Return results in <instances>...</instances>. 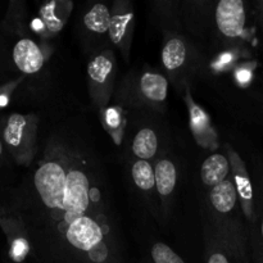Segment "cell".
Wrapping results in <instances>:
<instances>
[{
    "label": "cell",
    "mask_w": 263,
    "mask_h": 263,
    "mask_svg": "<svg viewBox=\"0 0 263 263\" xmlns=\"http://www.w3.org/2000/svg\"><path fill=\"white\" fill-rule=\"evenodd\" d=\"M131 174H133L135 184L141 190H151L152 187L156 186V176H154V171L148 161L138 159L133 164Z\"/></svg>",
    "instance_id": "17"
},
{
    "label": "cell",
    "mask_w": 263,
    "mask_h": 263,
    "mask_svg": "<svg viewBox=\"0 0 263 263\" xmlns=\"http://www.w3.org/2000/svg\"><path fill=\"white\" fill-rule=\"evenodd\" d=\"M230 172V162L222 154H212L208 157L202 164V181L204 185L210 187L217 186L222 181L228 179V175Z\"/></svg>",
    "instance_id": "6"
},
{
    "label": "cell",
    "mask_w": 263,
    "mask_h": 263,
    "mask_svg": "<svg viewBox=\"0 0 263 263\" xmlns=\"http://www.w3.org/2000/svg\"><path fill=\"white\" fill-rule=\"evenodd\" d=\"M185 59H186V48L182 40L175 37L167 41L162 50V62L166 69L176 71L184 64Z\"/></svg>",
    "instance_id": "13"
},
{
    "label": "cell",
    "mask_w": 263,
    "mask_h": 263,
    "mask_svg": "<svg viewBox=\"0 0 263 263\" xmlns=\"http://www.w3.org/2000/svg\"><path fill=\"white\" fill-rule=\"evenodd\" d=\"M13 61L25 73H35L44 64V55L40 48L30 39H22L13 49Z\"/></svg>",
    "instance_id": "4"
},
{
    "label": "cell",
    "mask_w": 263,
    "mask_h": 263,
    "mask_svg": "<svg viewBox=\"0 0 263 263\" xmlns=\"http://www.w3.org/2000/svg\"><path fill=\"white\" fill-rule=\"evenodd\" d=\"M158 149V139L151 128H143L135 136L133 143V152L139 159H151L156 156Z\"/></svg>",
    "instance_id": "12"
},
{
    "label": "cell",
    "mask_w": 263,
    "mask_h": 263,
    "mask_svg": "<svg viewBox=\"0 0 263 263\" xmlns=\"http://www.w3.org/2000/svg\"><path fill=\"white\" fill-rule=\"evenodd\" d=\"M230 167L233 168L234 179H235V187L238 192V197L240 199L241 210L247 218L252 220L254 215V200H253V186H252L251 177H249L247 167L241 161L238 153L230 149Z\"/></svg>",
    "instance_id": "3"
},
{
    "label": "cell",
    "mask_w": 263,
    "mask_h": 263,
    "mask_svg": "<svg viewBox=\"0 0 263 263\" xmlns=\"http://www.w3.org/2000/svg\"><path fill=\"white\" fill-rule=\"evenodd\" d=\"M152 257L154 263H185L179 254L163 243L154 244L152 248Z\"/></svg>",
    "instance_id": "18"
},
{
    "label": "cell",
    "mask_w": 263,
    "mask_h": 263,
    "mask_svg": "<svg viewBox=\"0 0 263 263\" xmlns=\"http://www.w3.org/2000/svg\"><path fill=\"white\" fill-rule=\"evenodd\" d=\"M87 72L92 84H105L112 77L113 72V58L110 54H99L95 57L92 61H90Z\"/></svg>",
    "instance_id": "14"
},
{
    "label": "cell",
    "mask_w": 263,
    "mask_h": 263,
    "mask_svg": "<svg viewBox=\"0 0 263 263\" xmlns=\"http://www.w3.org/2000/svg\"><path fill=\"white\" fill-rule=\"evenodd\" d=\"M261 238L263 240V215H262V221H261ZM261 263H263V256L261 257Z\"/></svg>",
    "instance_id": "23"
},
{
    "label": "cell",
    "mask_w": 263,
    "mask_h": 263,
    "mask_svg": "<svg viewBox=\"0 0 263 263\" xmlns=\"http://www.w3.org/2000/svg\"><path fill=\"white\" fill-rule=\"evenodd\" d=\"M156 176V187L161 197H168L176 185V168L175 164L168 159H161L154 168Z\"/></svg>",
    "instance_id": "10"
},
{
    "label": "cell",
    "mask_w": 263,
    "mask_h": 263,
    "mask_svg": "<svg viewBox=\"0 0 263 263\" xmlns=\"http://www.w3.org/2000/svg\"><path fill=\"white\" fill-rule=\"evenodd\" d=\"M104 121L105 125L112 131H117L121 128L122 125V116L117 108H108L104 112Z\"/></svg>",
    "instance_id": "20"
},
{
    "label": "cell",
    "mask_w": 263,
    "mask_h": 263,
    "mask_svg": "<svg viewBox=\"0 0 263 263\" xmlns=\"http://www.w3.org/2000/svg\"><path fill=\"white\" fill-rule=\"evenodd\" d=\"M168 82L166 77L154 72H146L140 79V91L148 100L162 103L167 98Z\"/></svg>",
    "instance_id": "7"
},
{
    "label": "cell",
    "mask_w": 263,
    "mask_h": 263,
    "mask_svg": "<svg viewBox=\"0 0 263 263\" xmlns=\"http://www.w3.org/2000/svg\"><path fill=\"white\" fill-rule=\"evenodd\" d=\"M30 252V244L26 239L18 238L12 243V249H10V257L14 261L21 262L26 258V256Z\"/></svg>",
    "instance_id": "19"
},
{
    "label": "cell",
    "mask_w": 263,
    "mask_h": 263,
    "mask_svg": "<svg viewBox=\"0 0 263 263\" xmlns=\"http://www.w3.org/2000/svg\"><path fill=\"white\" fill-rule=\"evenodd\" d=\"M85 26L87 30L95 33H105L109 31L112 14L107 5L95 4L89 12L85 14Z\"/></svg>",
    "instance_id": "11"
},
{
    "label": "cell",
    "mask_w": 263,
    "mask_h": 263,
    "mask_svg": "<svg viewBox=\"0 0 263 263\" xmlns=\"http://www.w3.org/2000/svg\"><path fill=\"white\" fill-rule=\"evenodd\" d=\"M238 80H239V82H241V84H244V82H249V80H251V72L239 71Z\"/></svg>",
    "instance_id": "22"
},
{
    "label": "cell",
    "mask_w": 263,
    "mask_h": 263,
    "mask_svg": "<svg viewBox=\"0 0 263 263\" xmlns=\"http://www.w3.org/2000/svg\"><path fill=\"white\" fill-rule=\"evenodd\" d=\"M207 263H230V262H229L228 257H226L225 254L220 253V252H215V253L211 254Z\"/></svg>",
    "instance_id": "21"
},
{
    "label": "cell",
    "mask_w": 263,
    "mask_h": 263,
    "mask_svg": "<svg viewBox=\"0 0 263 263\" xmlns=\"http://www.w3.org/2000/svg\"><path fill=\"white\" fill-rule=\"evenodd\" d=\"M211 202L220 213H229L234 210L238 200V192L231 180L226 179L211 190Z\"/></svg>",
    "instance_id": "8"
},
{
    "label": "cell",
    "mask_w": 263,
    "mask_h": 263,
    "mask_svg": "<svg viewBox=\"0 0 263 263\" xmlns=\"http://www.w3.org/2000/svg\"><path fill=\"white\" fill-rule=\"evenodd\" d=\"M262 15H263V10H262Z\"/></svg>",
    "instance_id": "25"
},
{
    "label": "cell",
    "mask_w": 263,
    "mask_h": 263,
    "mask_svg": "<svg viewBox=\"0 0 263 263\" xmlns=\"http://www.w3.org/2000/svg\"><path fill=\"white\" fill-rule=\"evenodd\" d=\"M216 22L228 37L243 35L246 26V8L241 0H222L216 9Z\"/></svg>",
    "instance_id": "2"
},
{
    "label": "cell",
    "mask_w": 263,
    "mask_h": 263,
    "mask_svg": "<svg viewBox=\"0 0 263 263\" xmlns=\"http://www.w3.org/2000/svg\"><path fill=\"white\" fill-rule=\"evenodd\" d=\"M63 4L64 3L49 2L41 7V22H43V25L45 26V28L50 33L58 32V31H61V28L63 27L66 17H62V15L58 14L59 9H62Z\"/></svg>",
    "instance_id": "15"
},
{
    "label": "cell",
    "mask_w": 263,
    "mask_h": 263,
    "mask_svg": "<svg viewBox=\"0 0 263 263\" xmlns=\"http://www.w3.org/2000/svg\"><path fill=\"white\" fill-rule=\"evenodd\" d=\"M2 152H3V148H2V143H0V154H2Z\"/></svg>",
    "instance_id": "24"
},
{
    "label": "cell",
    "mask_w": 263,
    "mask_h": 263,
    "mask_svg": "<svg viewBox=\"0 0 263 263\" xmlns=\"http://www.w3.org/2000/svg\"><path fill=\"white\" fill-rule=\"evenodd\" d=\"M44 263H123L100 167L79 145L55 140L33 174Z\"/></svg>",
    "instance_id": "1"
},
{
    "label": "cell",
    "mask_w": 263,
    "mask_h": 263,
    "mask_svg": "<svg viewBox=\"0 0 263 263\" xmlns=\"http://www.w3.org/2000/svg\"><path fill=\"white\" fill-rule=\"evenodd\" d=\"M26 127H27V120L25 116L18 115V113L10 116L4 131V139L8 145L14 146V148L20 146L25 136Z\"/></svg>",
    "instance_id": "16"
},
{
    "label": "cell",
    "mask_w": 263,
    "mask_h": 263,
    "mask_svg": "<svg viewBox=\"0 0 263 263\" xmlns=\"http://www.w3.org/2000/svg\"><path fill=\"white\" fill-rule=\"evenodd\" d=\"M134 13L131 9H117L112 15V22L109 27V36L113 43L122 49L123 43L130 35L131 26H133Z\"/></svg>",
    "instance_id": "9"
},
{
    "label": "cell",
    "mask_w": 263,
    "mask_h": 263,
    "mask_svg": "<svg viewBox=\"0 0 263 263\" xmlns=\"http://www.w3.org/2000/svg\"><path fill=\"white\" fill-rule=\"evenodd\" d=\"M186 100L190 112V127H192L193 135L200 145L208 146V144L213 143L216 138L215 131L211 127L210 118L199 105L193 102L190 94L186 95Z\"/></svg>",
    "instance_id": "5"
}]
</instances>
